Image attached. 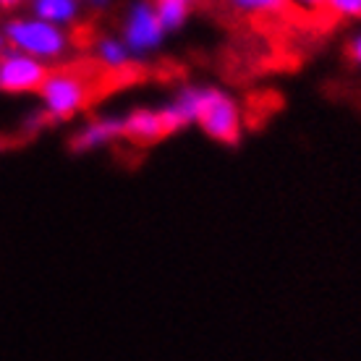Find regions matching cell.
I'll return each instance as SVG.
<instances>
[{
	"instance_id": "obj_9",
	"label": "cell",
	"mask_w": 361,
	"mask_h": 361,
	"mask_svg": "<svg viewBox=\"0 0 361 361\" xmlns=\"http://www.w3.org/2000/svg\"><path fill=\"white\" fill-rule=\"evenodd\" d=\"M94 58H97V63L105 71H113V73L128 71L136 63L131 50L126 47V42L118 39V37H99L97 42H94Z\"/></svg>"
},
{
	"instance_id": "obj_17",
	"label": "cell",
	"mask_w": 361,
	"mask_h": 361,
	"mask_svg": "<svg viewBox=\"0 0 361 361\" xmlns=\"http://www.w3.org/2000/svg\"><path fill=\"white\" fill-rule=\"evenodd\" d=\"M90 3V8H94V11H105L110 6V0H87Z\"/></svg>"
},
{
	"instance_id": "obj_13",
	"label": "cell",
	"mask_w": 361,
	"mask_h": 361,
	"mask_svg": "<svg viewBox=\"0 0 361 361\" xmlns=\"http://www.w3.org/2000/svg\"><path fill=\"white\" fill-rule=\"evenodd\" d=\"M327 13L333 18H361V0H327Z\"/></svg>"
},
{
	"instance_id": "obj_5",
	"label": "cell",
	"mask_w": 361,
	"mask_h": 361,
	"mask_svg": "<svg viewBox=\"0 0 361 361\" xmlns=\"http://www.w3.org/2000/svg\"><path fill=\"white\" fill-rule=\"evenodd\" d=\"M47 73H50V68L45 66V61H37V58L18 53L13 47H6L0 53V92H8V94L39 92Z\"/></svg>"
},
{
	"instance_id": "obj_1",
	"label": "cell",
	"mask_w": 361,
	"mask_h": 361,
	"mask_svg": "<svg viewBox=\"0 0 361 361\" xmlns=\"http://www.w3.org/2000/svg\"><path fill=\"white\" fill-rule=\"evenodd\" d=\"M39 102H42V113L50 123H66L68 118L82 113L90 105L92 87L82 71H71V68H61V71H50L47 79L39 87Z\"/></svg>"
},
{
	"instance_id": "obj_10",
	"label": "cell",
	"mask_w": 361,
	"mask_h": 361,
	"mask_svg": "<svg viewBox=\"0 0 361 361\" xmlns=\"http://www.w3.org/2000/svg\"><path fill=\"white\" fill-rule=\"evenodd\" d=\"M32 16L50 21L55 27H68L76 21L82 0H29Z\"/></svg>"
},
{
	"instance_id": "obj_18",
	"label": "cell",
	"mask_w": 361,
	"mask_h": 361,
	"mask_svg": "<svg viewBox=\"0 0 361 361\" xmlns=\"http://www.w3.org/2000/svg\"><path fill=\"white\" fill-rule=\"evenodd\" d=\"M8 47V42H6V35H3V29H0V53Z\"/></svg>"
},
{
	"instance_id": "obj_16",
	"label": "cell",
	"mask_w": 361,
	"mask_h": 361,
	"mask_svg": "<svg viewBox=\"0 0 361 361\" xmlns=\"http://www.w3.org/2000/svg\"><path fill=\"white\" fill-rule=\"evenodd\" d=\"M24 3H29V0H0V8H3V11H16V8H21Z\"/></svg>"
},
{
	"instance_id": "obj_11",
	"label": "cell",
	"mask_w": 361,
	"mask_h": 361,
	"mask_svg": "<svg viewBox=\"0 0 361 361\" xmlns=\"http://www.w3.org/2000/svg\"><path fill=\"white\" fill-rule=\"evenodd\" d=\"M165 32H176L189 18L194 0H149Z\"/></svg>"
},
{
	"instance_id": "obj_3",
	"label": "cell",
	"mask_w": 361,
	"mask_h": 361,
	"mask_svg": "<svg viewBox=\"0 0 361 361\" xmlns=\"http://www.w3.org/2000/svg\"><path fill=\"white\" fill-rule=\"evenodd\" d=\"M3 35H6L8 47L32 55L37 61H55L68 50V37L63 27H55L37 16L11 18L3 27Z\"/></svg>"
},
{
	"instance_id": "obj_14",
	"label": "cell",
	"mask_w": 361,
	"mask_h": 361,
	"mask_svg": "<svg viewBox=\"0 0 361 361\" xmlns=\"http://www.w3.org/2000/svg\"><path fill=\"white\" fill-rule=\"evenodd\" d=\"M290 6H301L309 13H327V0H290Z\"/></svg>"
},
{
	"instance_id": "obj_4",
	"label": "cell",
	"mask_w": 361,
	"mask_h": 361,
	"mask_svg": "<svg viewBox=\"0 0 361 361\" xmlns=\"http://www.w3.org/2000/svg\"><path fill=\"white\" fill-rule=\"evenodd\" d=\"M121 39L126 42V47L131 50L136 63L142 58H147V55H152L157 47L163 45L165 29L149 0H139V3L131 6L126 21H123V37Z\"/></svg>"
},
{
	"instance_id": "obj_8",
	"label": "cell",
	"mask_w": 361,
	"mask_h": 361,
	"mask_svg": "<svg viewBox=\"0 0 361 361\" xmlns=\"http://www.w3.org/2000/svg\"><path fill=\"white\" fill-rule=\"evenodd\" d=\"M199 102H202V87H183V90H178L176 97L168 99L165 105H160L168 134H180L183 128L197 123Z\"/></svg>"
},
{
	"instance_id": "obj_7",
	"label": "cell",
	"mask_w": 361,
	"mask_h": 361,
	"mask_svg": "<svg viewBox=\"0 0 361 361\" xmlns=\"http://www.w3.org/2000/svg\"><path fill=\"white\" fill-rule=\"evenodd\" d=\"M168 126L163 121L160 108H139L123 116V142L139 147H152L168 139Z\"/></svg>"
},
{
	"instance_id": "obj_6",
	"label": "cell",
	"mask_w": 361,
	"mask_h": 361,
	"mask_svg": "<svg viewBox=\"0 0 361 361\" xmlns=\"http://www.w3.org/2000/svg\"><path fill=\"white\" fill-rule=\"evenodd\" d=\"M116 142H123V116H97L73 131L68 149L73 154H90Z\"/></svg>"
},
{
	"instance_id": "obj_2",
	"label": "cell",
	"mask_w": 361,
	"mask_h": 361,
	"mask_svg": "<svg viewBox=\"0 0 361 361\" xmlns=\"http://www.w3.org/2000/svg\"><path fill=\"white\" fill-rule=\"evenodd\" d=\"M197 126L217 145L235 147L244 139V116L238 102L217 87H202Z\"/></svg>"
},
{
	"instance_id": "obj_15",
	"label": "cell",
	"mask_w": 361,
	"mask_h": 361,
	"mask_svg": "<svg viewBox=\"0 0 361 361\" xmlns=\"http://www.w3.org/2000/svg\"><path fill=\"white\" fill-rule=\"evenodd\" d=\"M345 55H348L356 66H361V35H356L351 42L345 45Z\"/></svg>"
},
{
	"instance_id": "obj_12",
	"label": "cell",
	"mask_w": 361,
	"mask_h": 361,
	"mask_svg": "<svg viewBox=\"0 0 361 361\" xmlns=\"http://www.w3.org/2000/svg\"><path fill=\"white\" fill-rule=\"evenodd\" d=\"M228 3L244 16H280L290 6V0H228Z\"/></svg>"
}]
</instances>
